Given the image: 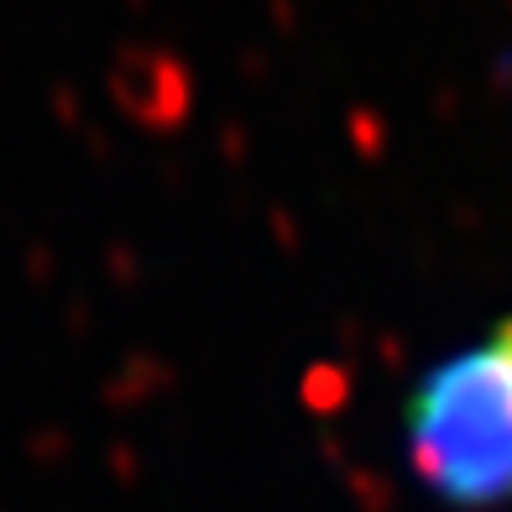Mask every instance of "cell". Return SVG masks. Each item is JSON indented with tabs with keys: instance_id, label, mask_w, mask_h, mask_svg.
Segmentation results:
<instances>
[{
	"instance_id": "cell-1",
	"label": "cell",
	"mask_w": 512,
	"mask_h": 512,
	"mask_svg": "<svg viewBox=\"0 0 512 512\" xmlns=\"http://www.w3.org/2000/svg\"><path fill=\"white\" fill-rule=\"evenodd\" d=\"M403 455L450 507L512 502V319L418 377L403 403Z\"/></svg>"
}]
</instances>
